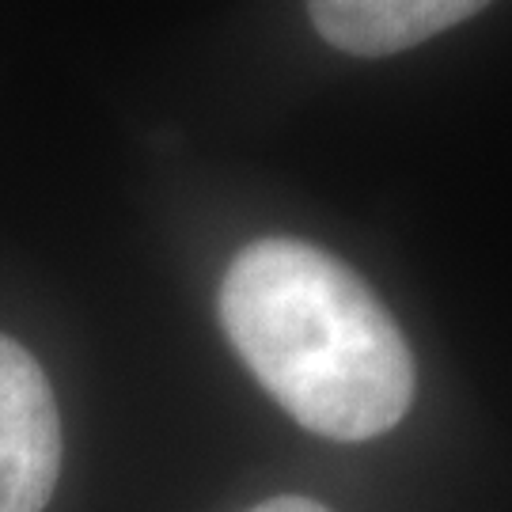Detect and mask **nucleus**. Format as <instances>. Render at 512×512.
Masks as SVG:
<instances>
[{
  "instance_id": "obj_4",
  "label": "nucleus",
  "mask_w": 512,
  "mask_h": 512,
  "mask_svg": "<svg viewBox=\"0 0 512 512\" xmlns=\"http://www.w3.org/2000/svg\"><path fill=\"white\" fill-rule=\"evenodd\" d=\"M247 512H330L327 505L319 501H308V497H274V501H262Z\"/></svg>"
},
{
  "instance_id": "obj_2",
  "label": "nucleus",
  "mask_w": 512,
  "mask_h": 512,
  "mask_svg": "<svg viewBox=\"0 0 512 512\" xmlns=\"http://www.w3.org/2000/svg\"><path fill=\"white\" fill-rule=\"evenodd\" d=\"M61 475V414L46 372L0 334V512H42Z\"/></svg>"
},
{
  "instance_id": "obj_3",
  "label": "nucleus",
  "mask_w": 512,
  "mask_h": 512,
  "mask_svg": "<svg viewBox=\"0 0 512 512\" xmlns=\"http://www.w3.org/2000/svg\"><path fill=\"white\" fill-rule=\"evenodd\" d=\"M490 0H308L315 31L353 57H387L456 27Z\"/></svg>"
},
{
  "instance_id": "obj_1",
  "label": "nucleus",
  "mask_w": 512,
  "mask_h": 512,
  "mask_svg": "<svg viewBox=\"0 0 512 512\" xmlns=\"http://www.w3.org/2000/svg\"><path fill=\"white\" fill-rule=\"evenodd\" d=\"M220 323L258 384L319 437L372 440L410 410L414 361L399 323L311 243L243 247L220 281Z\"/></svg>"
}]
</instances>
